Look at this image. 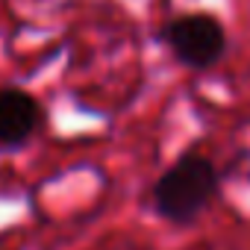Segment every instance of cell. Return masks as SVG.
Instances as JSON below:
<instances>
[{
  "mask_svg": "<svg viewBox=\"0 0 250 250\" xmlns=\"http://www.w3.org/2000/svg\"><path fill=\"white\" fill-rule=\"evenodd\" d=\"M218 171L197 153L180 156L153 186V209L171 224H191L215 197Z\"/></svg>",
  "mask_w": 250,
  "mask_h": 250,
  "instance_id": "obj_1",
  "label": "cell"
},
{
  "mask_svg": "<svg viewBox=\"0 0 250 250\" xmlns=\"http://www.w3.org/2000/svg\"><path fill=\"white\" fill-rule=\"evenodd\" d=\"M162 42L188 68H212L227 50V33L212 15H183L165 24Z\"/></svg>",
  "mask_w": 250,
  "mask_h": 250,
  "instance_id": "obj_2",
  "label": "cell"
},
{
  "mask_svg": "<svg viewBox=\"0 0 250 250\" xmlns=\"http://www.w3.org/2000/svg\"><path fill=\"white\" fill-rule=\"evenodd\" d=\"M44 127V106L36 94L3 85L0 88V150L24 147Z\"/></svg>",
  "mask_w": 250,
  "mask_h": 250,
  "instance_id": "obj_3",
  "label": "cell"
}]
</instances>
